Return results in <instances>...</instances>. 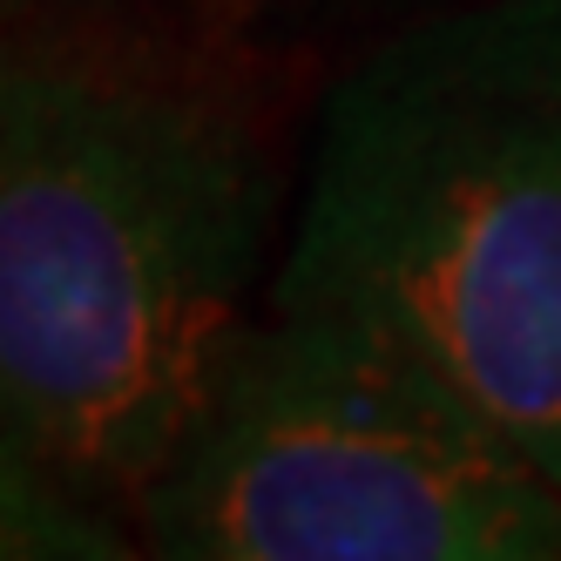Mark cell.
Wrapping results in <instances>:
<instances>
[{
	"label": "cell",
	"instance_id": "6da1fadb",
	"mask_svg": "<svg viewBox=\"0 0 561 561\" xmlns=\"http://www.w3.org/2000/svg\"><path fill=\"white\" fill-rule=\"evenodd\" d=\"M277 176L244 102L102 42L0 48V439L142 501L237 358Z\"/></svg>",
	"mask_w": 561,
	"mask_h": 561
},
{
	"label": "cell",
	"instance_id": "3957f363",
	"mask_svg": "<svg viewBox=\"0 0 561 561\" xmlns=\"http://www.w3.org/2000/svg\"><path fill=\"white\" fill-rule=\"evenodd\" d=\"M142 535L190 561H548L561 488L386 352L332 325H251Z\"/></svg>",
	"mask_w": 561,
	"mask_h": 561
},
{
	"label": "cell",
	"instance_id": "277c9868",
	"mask_svg": "<svg viewBox=\"0 0 561 561\" xmlns=\"http://www.w3.org/2000/svg\"><path fill=\"white\" fill-rule=\"evenodd\" d=\"M123 548L129 541L82 494L42 473L14 439H0V561H89Z\"/></svg>",
	"mask_w": 561,
	"mask_h": 561
},
{
	"label": "cell",
	"instance_id": "7a4b0ae2",
	"mask_svg": "<svg viewBox=\"0 0 561 561\" xmlns=\"http://www.w3.org/2000/svg\"><path fill=\"white\" fill-rule=\"evenodd\" d=\"M271 311L386 352L561 488V0L433 14L325 95Z\"/></svg>",
	"mask_w": 561,
	"mask_h": 561
},
{
	"label": "cell",
	"instance_id": "5b68a950",
	"mask_svg": "<svg viewBox=\"0 0 561 561\" xmlns=\"http://www.w3.org/2000/svg\"><path fill=\"white\" fill-rule=\"evenodd\" d=\"M170 8H210V0H0V21L34 14V21H115V14H170Z\"/></svg>",
	"mask_w": 561,
	"mask_h": 561
}]
</instances>
